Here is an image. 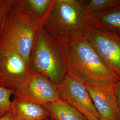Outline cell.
<instances>
[{"label": "cell", "instance_id": "obj_9", "mask_svg": "<svg viewBox=\"0 0 120 120\" xmlns=\"http://www.w3.org/2000/svg\"><path fill=\"white\" fill-rule=\"evenodd\" d=\"M57 87L60 98L77 110H84L99 119L85 83L81 80L68 73Z\"/></svg>", "mask_w": 120, "mask_h": 120}, {"label": "cell", "instance_id": "obj_3", "mask_svg": "<svg viewBox=\"0 0 120 120\" xmlns=\"http://www.w3.org/2000/svg\"><path fill=\"white\" fill-rule=\"evenodd\" d=\"M30 73L43 75L59 85L68 73L64 46L49 34L41 25L35 38L29 62Z\"/></svg>", "mask_w": 120, "mask_h": 120}, {"label": "cell", "instance_id": "obj_5", "mask_svg": "<svg viewBox=\"0 0 120 120\" xmlns=\"http://www.w3.org/2000/svg\"><path fill=\"white\" fill-rule=\"evenodd\" d=\"M30 74L28 64L20 54L0 46V87L16 90Z\"/></svg>", "mask_w": 120, "mask_h": 120}, {"label": "cell", "instance_id": "obj_13", "mask_svg": "<svg viewBox=\"0 0 120 120\" xmlns=\"http://www.w3.org/2000/svg\"><path fill=\"white\" fill-rule=\"evenodd\" d=\"M20 3L41 24L49 12L53 0H19Z\"/></svg>", "mask_w": 120, "mask_h": 120}, {"label": "cell", "instance_id": "obj_6", "mask_svg": "<svg viewBox=\"0 0 120 120\" xmlns=\"http://www.w3.org/2000/svg\"><path fill=\"white\" fill-rule=\"evenodd\" d=\"M14 98L41 105L60 98L57 85L43 75L30 73L19 88L14 90Z\"/></svg>", "mask_w": 120, "mask_h": 120}, {"label": "cell", "instance_id": "obj_14", "mask_svg": "<svg viewBox=\"0 0 120 120\" xmlns=\"http://www.w3.org/2000/svg\"><path fill=\"white\" fill-rule=\"evenodd\" d=\"M118 1L119 0H85L86 11L90 15L107 9L117 3Z\"/></svg>", "mask_w": 120, "mask_h": 120}, {"label": "cell", "instance_id": "obj_8", "mask_svg": "<svg viewBox=\"0 0 120 120\" xmlns=\"http://www.w3.org/2000/svg\"><path fill=\"white\" fill-rule=\"evenodd\" d=\"M86 38L105 64L120 80V38L91 27Z\"/></svg>", "mask_w": 120, "mask_h": 120}, {"label": "cell", "instance_id": "obj_11", "mask_svg": "<svg viewBox=\"0 0 120 120\" xmlns=\"http://www.w3.org/2000/svg\"><path fill=\"white\" fill-rule=\"evenodd\" d=\"M11 113L13 120H44L48 117L42 105L14 98Z\"/></svg>", "mask_w": 120, "mask_h": 120}, {"label": "cell", "instance_id": "obj_1", "mask_svg": "<svg viewBox=\"0 0 120 120\" xmlns=\"http://www.w3.org/2000/svg\"><path fill=\"white\" fill-rule=\"evenodd\" d=\"M41 26L64 46L86 36L91 26L85 0H53Z\"/></svg>", "mask_w": 120, "mask_h": 120}, {"label": "cell", "instance_id": "obj_10", "mask_svg": "<svg viewBox=\"0 0 120 120\" xmlns=\"http://www.w3.org/2000/svg\"><path fill=\"white\" fill-rule=\"evenodd\" d=\"M91 27L120 38V0L103 11L89 15Z\"/></svg>", "mask_w": 120, "mask_h": 120}, {"label": "cell", "instance_id": "obj_4", "mask_svg": "<svg viewBox=\"0 0 120 120\" xmlns=\"http://www.w3.org/2000/svg\"><path fill=\"white\" fill-rule=\"evenodd\" d=\"M41 24L15 0L0 30V46L17 52L29 66L35 38Z\"/></svg>", "mask_w": 120, "mask_h": 120}, {"label": "cell", "instance_id": "obj_16", "mask_svg": "<svg viewBox=\"0 0 120 120\" xmlns=\"http://www.w3.org/2000/svg\"><path fill=\"white\" fill-rule=\"evenodd\" d=\"M15 0H0V30L8 14L12 8Z\"/></svg>", "mask_w": 120, "mask_h": 120}, {"label": "cell", "instance_id": "obj_20", "mask_svg": "<svg viewBox=\"0 0 120 120\" xmlns=\"http://www.w3.org/2000/svg\"><path fill=\"white\" fill-rule=\"evenodd\" d=\"M50 120V119H49V117H48V118H46V119H45V120Z\"/></svg>", "mask_w": 120, "mask_h": 120}, {"label": "cell", "instance_id": "obj_19", "mask_svg": "<svg viewBox=\"0 0 120 120\" xmlns=\"http://www.w3.org/2000/svg\"><path fill=\"white\" fill-rule=\"evenodd\" d=\"M0 120H13V117L11 112H9L5 116L0 117Z\"/></svg>", "mask_w": 120, "mask_h": 120}, {"label": "cell", "instance_id": "obj_18", "mask_svg": "<svg viewBox=\"0 0 120 120\" xmlns=\"http://www.w3.org/2000/svg\"><path fill=\"white\" fill-rule=\"evenodd\" d=\"M116 93L120 111V80L116 83Z\"/></svg>", "mask_w": 120, "mask_h": 120}, {"label": "cell", "instance_id": "obj_2", "mask_svg": "<svg viewBox=\"0 0 120 120\" xmlns=\"http://www.w3.org/2000/svg\"><path fill=\"white\" fill-rule=\"evenodd\" d=\"M68 73L85 83H116L119 79L105 64L86 36L64 46Z\"/></svg>", "mask_w": 120, "mask_h": 120}, {"label": "cell", "instance_id": "obj_15", "mask_svg": "<svg viewBox=\"0 0 120 120\" xmlns=\"http://www.w3.org/2000/svg\"><path fill=\"white\" fill-rule=\"evenodd\" d=\"M14 90L0 87V117L11 112L12 101L10 97Z\"/></svg>", "mask_w": 120, "mask_h": 120}, {"label": "cell", "instance_id": "obj_17", "mask_svg": "<svg viewBox=\"0 0 120 120\" xmlns=\"http://www.w3.org/2000/svg\"><path fill=\"white\" fill-rule=\"evenodd\" d=\"M78 110L86 116L87 120H101L99 119V118L96 117L94 115L91 114L88 112L82 109H79Z\"/></svg>", "mask_w": 120, "mask_h": 120}, {"label": "cell", "instance_id": "obj_12", "mask_svg": "<svg viewBox=\"0 0 120 120\" xmlns=\"http://www.w3.org/2000/svg\"><path fill=\"white\" fill-rule=\"evenodd\" d=\"M51 120H87L77 109L60 98L42 105Z\"/></svg>", "mask_w": 120, "mask_h": 120}, {"label": "cell", "instance_id": "obj_7", "mask_svg": "<svg viewBox=\"0 0 120 120\" xmlns=\"http://www.w3.org/2000/svg\"><path fill=\"white\" fill-rule=\"evenodd\" d=\"M116 83L84 82L100 120H120Z\"/></svg>", "mask_w": 120, "mask_h": 120}]
</instances>
